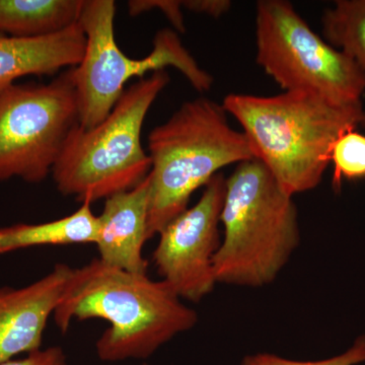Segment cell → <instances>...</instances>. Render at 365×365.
I'll return each mask as SVG.
<instances>
[{
    "label": "cell",
    "instance_id": "11",
    "mask_svg": "<svg viewBox=\"0 0 365 365\" xmlns=\"http://www.w3.org/2000/svg\"><path fill=\"white\" fill-rule=\"evenodd\" d=\"M150 180L146 177L135 188L106 199L98 216L97 246L100 260L107 265L131 273L148 274V262L143 258L148 241Z\"/></svg>",
    "mask_w": 365,
    "mask_h": 365
},
{
    "label": "cell",
    "instance_id": "6",
    "mask_svg": "<svg viewBox=\"0 0 365 365\" xmlns=\"http://www.w3.org/2000/svg\"><path fill=\"white\" fill-rule=\"evenodd\" d=\"M116 4L113 0H85L78 24L86 38L85 55L72 68L78 97L79 126L91 129L104 121L131 78L175 67L198 93L212 88L213 78L197 63L172 29H162L153 48L143 59L126 56L115 38Z\"/></svg>",
    "mask_w": 365,
    "mask_h": 365
},
{
    "label": "cell",
    "instance_id": "8",
    "mask_svg": "<svg viewBox=\"0 0 365 365\" xmlns=\"http://www.w3.org/2000/svg\"><path fill=\"white\" fill-rule=\"evenodd\" d=\"M78 124L72 68L49 83H14L0 91V182L44 181Z\"/></svg>",
    "mask_w": 365,
    "mask_h": 365
},
{
    "label": "cell",
    "instance_id": "13",
    "mask_svg": "<svg viewBox=\"0 0 365 365\" xmlns=\"http://www.w3.org/2000/svg\"><path fill=\"white\" fill-rule=\"evenodd\" d=\"M88 202L76 212L43 223H16L0 228V255L42 246L96 244L98 218Z\"/></svg>",
    "mask_w": 365,
    "mask_h": 365
},
{
    "label": "cell",
    "instance_id": "21",
    "mask_svg": "<svg viewBox=\"0 0 365 365\" xmlns=\"http://www.w3.org/2000/svg\"><path fill=\"white\" fill-rule=\"evenodd\" d=\"M360 125H361V126H364L365 128V110L364 112V115H362V119H361V122H360Z\"/></svg>",
    "mask_w": 365,
    "mask_h": 365
},
{
    "label": "cell",
    "instance_id": "1",
    "mask_svg": "<svg viewBox=\"0 0 365 365\" xmlns=\"http://www.w3.org/2000/svg\"><path fill=\"white\" fill-rule=\"evenodd\" d=\"M53 317L63 334L73 319L109 322L96 344L98 359L106 362L148 359L198 323L196 312L165 281L112 267L98 258L72 270Z\"/></svg>",
    "mask_w": 365,
    "mask_h": 365
},
{
    "label": "cell",
    "instance_id": "20",
    "mask_svg": "<svg viewBox=\"0 0 365 365\" xmlns=\"http://www.w3.org/2000/svg\"><path fill=\"white\" fill-rule=\"evenodd\" d=\"M182 6L191 13L218 19L230 11L232 2L230 0H185L182 1Z\"/></svg>",
    "mask_w": 365,
    "mask_h": 365
},
{
    "label": "cell",
    "instance_id": "5",
    "mask_svg": "<svg viewBox=\"0 0 365 365\" xmlns=\"http://www.w3.org/2000/svg\"><path fill=\"white\" fill-rule=\"evenodd\" d=\"M170 78L153 72L124 91L104 121L91 129L78 126L52 170L60 193L93 203L135 188L151 170L141 143L146 115Z\"/></svg>",
    "mask_w": 365,
    "mask_h": 365
},
{
    "label": "cell",
    "instance_id": "15",
    "mask_svg": "<svg viewBox=\"0 0 365 365\" xmlns=\"http://www.w3.org/2000/svg\"><path fill=\"white\" fill-rule=\"evenodd\" d=\"M324 39L351 58L365 78V0H337L322 16Z\"/></svg>",
    "mask_w": 365,
    "mask_h": 365
},
{
    "label": "cell",
    "instance_id": "2",
    "mask_svg": "<svg viewBox=\"0 0 365 365\" xmlns=\"http://www.w3.org/2000/svg\"><path fill=\"white\" fill-rule=\"evenodd\" d=\"M223 108L248 138L255 157L294 197L321 184L338 137L359 126L364 109L306 93L283 91L272 97L225 96Z\"/></svg>",
    "mask_w": 365,
    "mask_h": 365
},
{
    "label": "cell",
    "instance_id": "9",
    "mask_svg": "<svg viewBox=\"0 0 365 365\" xmlns=\"http://www.w3.org/2000/svg\"><path fill=\"white\" fill-rule=\"evenodd\" d=\"M225 196V178L215 175L193 207L162 232L153 260L163 280L181 299L199 302L215 289L213 259L220 240L218 225Z\"/></svg>",
    "mask_w": 365,
    "mask_h": 365
},
{
    "label": "cell",
    "instance_id": "12",
    "mask_svg": "<svg viewBox=\"0 0 365 365\" xmlns=\"http://www.w3.org/2000/svg\"><path fill=\"white\" fill-rule=\"evenodd\" d=\"M86 38L79 24L39 38L0 34V91L29 76H54L73 68L85 55Z\"/></svg>",
    "mask_w": 365,
    "mask_h": 365
},
{
    "label": "cell",
    "instance_id": "14",
    "mask_svg": "<svg viewBox=\"0 0 365 365\" xmlns=\"http://www.w3.org/2000/svg\"><path fill=\"white\" fill-rule=\"evenodd\" d=\"M85 0H0V33L39 38L78 23Z\"/></svg>",
    "mask_w": 365,
    "mask_h": 365
},
{
    "label": "cell",
    "instance_id": "17",
    "mask_svg": "<svg viewBox=\"0 0 365 365\" xmlns=\"http://www.w3.org/2000/svg\"><path fill=\"white\" fill-rule=\"evenodd\" d=\"M365 362V336L357 338L347 351L331 359L318 361H299L284 359L271 353L247 355L241 365H355Z\"/></svg>",
    "mask_w": 365,
    "mask_h": 365
},
{
    "label": "cell",
    "instance_id": "10",
    "mask_svg": "<svg viewBox=\"0 0 365 365\" xmlns=\"http://www.w3.org/2000/svg\"><path fill=\"white\" fill-rule=\"evenodd\" d=\"M73 268L56 264L41 279L0 287V364L42 349L48 319L54 314Z\"/></svg>",
    "mask_w": 365,
    "mask_h": 365
},
{
    "label": "cell",
    "instance_id": "4",
    "mask_svg": "<svg viewBox=\"0 0 365 365\" xmlns=\"http://www.w3.org/2000/svg\"><path fill=\"white\" fill-rule=\"evenodd\" d=\"M220 223L223 237L213 259L217 283L270 284L299 246L294 197L259 160L239 163L225 179Z\"/></svg>",
    "mask_w": 365,
    "mask_h": 365
},
{
    "label": "cell",
    "instance_id": "19",
    "mask_svg": "<svg viewBox=\"0 0 365 365\" xmlns=\"http://www.w3.org/2000/svg\"><path fill=\"white\" fill-rule=\"evenodd\" d=\"M0 365H67L63 349L58 346L40 349L20 359H11Z\"/></svg>",
    "mask_w": 365,
    "mask_h": 365
},
{
    "label": "cell",
    "instance_id": "18",
    "mask_svg": "<svg viewBox=\"0 0 365 365\" xmlns=\"http://www.w3.org/2000/svg\"><path fill=\"white\" fill-rule=\"evenodd\" d=\"M128 13L132 16L158 9L165 14L177 33L186 32L184 16L182 14V1L178 0H131L128 2Z\"/></svg>",
    "mask_w": 365,
    "mask_h": 365
},
{
    "label": "cell",
    "instance_id": "16",
    "mask_svg": "<svg viewBox=\"0 0 365 365\" xmlns=\"http://www.w3.org/2000/svg\"><path fill=\"white\" fill-rule=\"evenodd\" d=\"M331 163H334V188L340 189L343 179H364L365 136L355 129L344 132L334 143Z\"/></svg>",
    "mask_w": 365,
    "mask_h": 365
},
{
    "label": "cell",
    "instance_id": "7",
    "mask_svg": "<svg viewBox=\"0 0 365 365\" xmlns=\"http://www.w3.org/2000/svg\"><path fill=\"white\" fill-rule=\"evenodd\" d=\"M256 61L284 91L359 104L365 78L351 58L312 30L287 0L256 6Z\"/></svg>",
    "mask_w": 365,
    "mask_h": 365
},
{
    "label": "cell",
    "instance_id": "3",
    "mask_svg": "<svg viewBox=\"0 0 365 365\" xmlns=\"http://www.w3.org/2000/svg\"><path fill=\"white\" fill-rule=\"evenodd\" d=\"M151 160L148 240L188 209L194 192L220 170L257 160L244 132L232 128L222 104L188 101L148 135Z\"/></svg>",
    "mask_w": 365,
    "mask_h": 365
}]
</instances>
